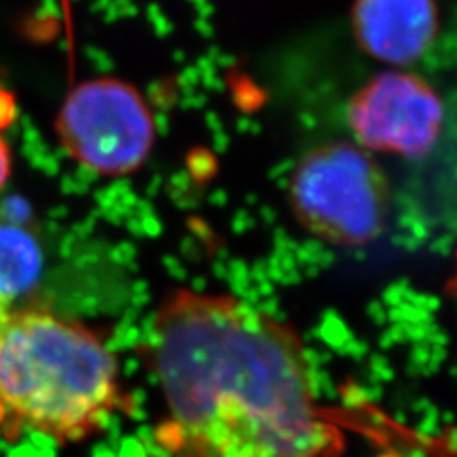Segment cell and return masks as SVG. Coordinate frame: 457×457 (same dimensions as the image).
<instances>
[{"mask_svg": "<svg viewBox=\"0 0 457 457\" xmlns=\"http://www.w3.org/2000/svg\"><path fill=\"white\" fill-rule=\"evenodd\" d=\"M122 403L117 356L94 330L48 307L13 309L0 336V420L69 445Z\"/></svg>", "mask_w": 457, "mask_h": 457, "instance_id": "2", "label": "cell"}, {"mask_svg": "<svg viewBox=\"0 0 457 457\" xmlns=\"http://www.w3.org/2000/svg\"><path fill=\"white\" fill-rule=\"evenodd\" d=\"M13 309H16V305L0 297V336H3V332L6 330V326L10 322V317H12Z\"/></svg>", "mask_w": 457, "mask_h": 457, "instance_id": "10", "label": "cell"}, {"mask_svg": "<svg viewBox=\"0 0 457 457\" xmlns=\"http://www.w3.org/2000/svg\"><path fill=\"white\" fill-rule=\"evenodd\" d=\"M13 117H16V102L8 92L0 90V128H6Z\"/></svg>", "mask_w": 457, "mask_h": 457, "instance_id": "8", "label": "cell"}, {"mask_svg": "<svg viewBox=\"0 0 457 457\" xmlns=\"http://www.w3.org/2000/svg\"><path fill=\"white\" fill-rule=\"evenodd\" d=\"M45 265L40 242L20 221L0 220V297L10 303L31 292Z\"/></svg>", "mask_w": 457, "mask_h": 457, "instance_id": "7", "label": "cell"}, {"mask_svg": "<svg viewBox=\"0 0 457 457\" xmlns=\"http://www.w3.org/2000/svg\"><path fill=\"white\" fill-rule=\"evenodd\" d=\"M294 218L336 246H366L385 228L391 187L371 153L354 141H326L307 151L288 181Z\"/></svg>", "mask_w": 457, "mask_h": 457, "instance_id": "3", "label": "cell"}, {"mask_svg": "<svg viewBox=\"0 0 457 457\" xmlns=\"http://www.w3.org/2000/svg\"><path fill=\"white\" fill-rule=\"evenodd\" d=\"M57 132L84 168L102 176H128L149 159L156 124L137 88L102 77L71 90L57 117Z\"/></svg>", "mask_w": 457, "mask_h": 457, "instance_id": "4", "label": "cell"}, {"mask_svg": "<svg viewBox=\"0 0 457 457\" xmlns=\"http://www.w3.org/2000/svg\"><path fill=\"white\" fill-rule=\"evenodd\" d=\"M347 122L354 143L364 151L421 161L440 139L445 105L420 75L387 69L354 92Z\"/></svg>", "mask_w": 457, "mask_h": 457, "instance_id": "5", "label": "cell"}, {"mask_svg": "<svg viewBox=\"0 0 457 457\" xmlns=\"http://www.w3.org/2000/svg\"><path fill=\"white\" fill-rule=\"evenodd\" d=\"M353 38L368 57L406 69L433 48L440 31L436 0H354Z\"/></svg>", "mask_w": 457, "mask_h": 457, "instance_id": "6", "label": "cell"}, {"mask_svg": "<svg viewBox=\"0 0 457 457\" xmlns=\"http://www.w3.org/2000/svg\"><path fill=\"white\" fill-rule=\"evenodd\" d=\"M10 170H12V159H10V149L6 145V141L0 136V189L4 187L8 178H10Z\"/></svg>", "mask_w": 457, "mask_h": 457, "instance_id": "9", "label": "cell"}, {"mask_svg": "<svg viewBox=\"0 0 457 457\" xmlns=\"http://www.w3.org/2000/svg\"><path fill=\"white\" fill-rule=\"evenodd\" d=\"M176 457H337L341 436L320 408L302 341L237 297L170 294L147 343Z\"/></svg>", "mask_w": 457, "mask_h": 457, "instance_id": "1", "label": "cell"}]
</instances>
